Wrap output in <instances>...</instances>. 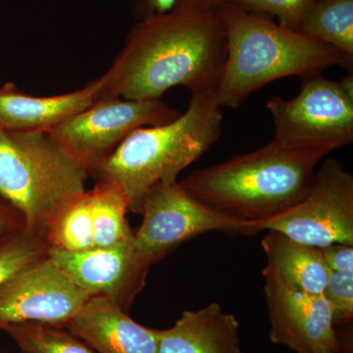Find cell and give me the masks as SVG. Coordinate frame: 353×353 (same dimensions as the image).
I'll use <instances>...</instances> for the list:
<instances>
[{
  "instance_id": "obj_1",
  "label": "cell",
  "mask_w": 353,
  "mask_h": 353,
  "mask_svg": "<svg viewBox=\"0 0 353 353\" xmlns=\"http://www.w3.org/2000/svg\"><path fill=\"white\" fill-rule=\"evenodd\" d=\"M227 43L218 11L175 4L169 12L139 20L124 48L97 85L95 101L122 97L158 101L172 88L214 94Z\"/></svg>"
},
{
  "instance_id": "obj_2",
  "label": "cell",
  "mask_w": 353,
  "mask_h": 353,
  "mask_svg": "<svg viewBox=\"0 0 353 353\" xmlns=\"http://www.w3.org/2000/svg\"><path fill=\"white\" fill-rule=\"evenodd\" d=\"M333 152L288 148L274 139L254 152L194 171L179 183L208 208L250 224L301 201L320 162Z\"/></svg>"
},
{
  "instance_id": "obj_3",
  "label": "cell",
  "mask_w": 353,
  "mask_h": 353,
  "mask_svg": "<svg viewBox=\"0 0 353 353\" xmlns=\"http://www.w3.org/2000/svg\"><path fill=\"white\" fill-rule=\"evenodd\" d=\"M227 55L215 99L220 108H236L252 92L288 77L322 73L333 66L350 70L353 58L233 3L219 9Z\"/></svg>"
},
{
  "instance_id": "obj_4",
  "label": "cell",
  "mask_w": 353,
  "mask_h": 353,
  "mask_svg": "<svg viewBox=\"0 0 353 353\" xmlns=\"http://www.w3.org/2000/svg\"><path fill=\"white\" fill-rule=\"evenodd\" d=\"M214 94H192L189 108L176 119L137 129L92 175L117 183L129 210L141 214L148 192L161 183L176 182L181 172L217 143L223 114Z\"/></svg>"
},
{
  "instance_id": "obj_5",
  "label": "cell",
  "mask_w": 353,
  "mask_h": 353,
  "mask_svg": "<svg viewBox=\"0 0 353 353\" xmlns=\"http://www.w3.org/2000/svg\"><path fill=\"white\" fill-rule=\"evenodd\" d=\"M88 175L48 131L0 132V194L28 230L48 236L54 221L87 192Z\"/></svg>"
},
{
  "instance_id": "obj_6",
  "label": "cell",
  "mask_w": 353,
  "mask_h": 353,
  "mask_svg": "<svg viewBox=\"0 0 353 353\" xmlns=\"http://www.w3.org/2000/svg\"><path fill=\"white\" fill-rule=\"evenodd\" d=\"M245 236L267 230L315 248L353 245V176L338 160L318 166L305 196L282 212L245 224Z\"/></svg>"
},
{
  "instance_id": "obj_7",
  "label": "cell",
  "mask_w": 353,
  "mask_h": 353,
  "mask_svg": "<svg viewBox=\"0 0 353 353\" xmlns=\"http://www.w3.org/2000/svg\"><path fill=\"white\" fill-rule=\"evenodd\" d=\"M281 145L336 150L353 141V94L322 73L304 77L296 97L267 102Z\"/></svg>"
},
{
  "instance_id": "obj_8",
  "label": "cell",
  "mask_w": 353,
  "mask_h": 353,
  "mask_svg": "<svg viewBox=\"0 0 353 353\" xmlns=\"http://www.w3.org/2000/svg\"><path fill=\"white\" fill-rule=\"evenodd\" d=\"M180 115L161 99L114 97L94 101L48 132L90 174L137 129L168 124Z\"/></svg>"
},
{
  "instance_id": "obj_9",
  "label": "cell",
  "mask_w": 353,
  "mask_h": 353,
  "mask_svg": "<svg viewBox=\"0 0 353 353\" xmlns=\"http://www.w3.org/2000/svg\"><path fill=\"white\" fill-rule=\"evenodd\" d=\"M141 214L143 223L134 234V253L150 269L181 243L208 232L245 234V223L222 214L194 199L180 183H161L148 192Z\"/></svg>"
},
{
  "instance_id": "obj_10",
  "label": "cell",
  "mask_w": 353,
  "mask_h": 353,
  "mask_svg": "<svg viewBox=\"0 0 353 353\" xmlns=\"http://www.w3.org/2000/svg\"><path fill=\"white\" fill-rule=\"evenodd\" d=\"M90 297L48 255L0 287V330L29 322L66 328Z\"/></svg>"
},
{
  "instance_id": "obj_11",
  "label": "cell",
  "mask_w": 353,
  "mask_h": 353,
  "mask_svg": "<svg viewBox=\"0 0 353 353\" xmlns=\"http://www.w3.org/2000/svg\"><path fill=\"white\" fill-rule=\"evenodd\" d=\"M264 294L270 321V341L296 353L340 350L333 311L322 294H308L265 268Z\"/></svg>"
},
{
  "instance_id": "obj_12",
  "label": "cell",
  "mask_w": 353,
  "mask_h": 353,
  "mask_svg": "<svg viewBox=\"0 0 353 353\" xmlns=\"http://www.w3.org/2000/svg\"><path fill=\"white\" fill-rule=\"evenodd\" d=\"M132 240L77 252L50 248L48 257L88 296L109 297L127 311L148 271L137 259Z\"/></svg>"
},
{
  "instance_id": "obj_13",
  "label": "cell",
  "mask_w": 353,
  "mask_h": 353,
  "mask_svg": "<svg viewBox=\"0 0 353 353\" xmlns=\"http://www.w3.org/2000/svg\"><path fill=\"white\" fill-rule=\"evenodd\" d=\"M66 329L99 353H158L159 330L134 322L109 297H90Z\"/></svg>"
},
{
  "instance_id": "obj_14",
  "label": "cell",
  "mask_w": 353,
  "mask_h": 353,
  "mask_svg": "<svg viewBox=\"0 0 353 353\" xmlns=\"http://www.w3.org/2000/svg\"><path fill=\"white\" fill-rule=\"evenodd\" d=\"M94 81L75 92L52 97H34L13 83L0 88V129L48 131L85 110L95 101Z\"/></svg>"
},
{
  "instance_id": "obj_15",
  "label": "cell",
  "mask_w": 353,
  "mask_h": 353,
  "mask_svg": "<svg viewBox=\"0 0 353 353\" xmlns=\"http://www.w3.org/2000/svg\"><path fill=\"white\" fill-rule=\"evenodd\" d=\"M158 353H243L240 324L216 303L183 311L172 328L159 330Z\"/></svg>"
},
{
  "instance_id": "obj_16",
  "label": "cell",
  "mask_w": 353,
  "mask_h": 353,
  "mask_svg": "<svg viewBox=\"0 0 353 353\" xmlns=\"http://www.w3.org/2000/svg\"><path fill=\"white\" fill-rule=\"evenodd\" d=\"M261 245L267 257L266 268L301 292L323 294L330 269L319 248L297 243L275 231L267 233Z\"/></svg>"
},
{
  "instance_id": "obj_17",
  "label": "cell",
  "mask_w": 353,
  "mask_h": 353,
  "mask_svg": "<svg viewBox=\"0 0 353 353\" xmlns=\"http://www.w3.org/2000/svg\"><path fill=\"white\" fill-rule=\"evenodd\" d=\"M94 229V248H105L134 238L127 223L129 202L117 183L99 181L88 190Z\"/></svg>"
},
{
  "instance_id": "obj_18",
  "label": "cell",
  "mask_w": 353,
  "mask_h": 353,
  "mask_svg": "<svg viewBox=\"0 0 353 353\" xmlns=\"http://www.w3.org/2000/svg\"><path fill=\"white\" fill-rule=\"evenodd\" d=\"M297 32L353 58V0H317Z\"/></svg>"
},
{
  "instance_id": "obj_19",
  "label": "cell",
  "mask_w": 353,
  "mask_h": 353,
  "mask_svg": "<svg viewBox=\"0 0 353 353\" xmlns=\"http://www.w3.org/2000/svg\"><path fill=\"white\" fill-rule=\"evenodd\" d=\"M3 331L16 341L22 353H95L62 327L29 322L10 325Z\"/></svg>"
},
{
  "instance_id": "obj_20",
  "label": "cell",
  "mask_w": 353,
  "mask_h": 353,
  "mask_svg": "<svg viewBox=\"0 0 353 353\" xmlns=\"http://www.w3.org/2000/svg\"><path fill=\"white\" fill-rule=\"evenodd\" d=\"M50 248L83 252L94 248V229L88 192L54 221L48 232Z\"/></svg>"
},
{
  "instance_id": "obj_21",
  "label": "cell",
  "mask_w": 353,
  "mask_h": 353,
  "mask_svg": "<svg viewBox=\"0 0 353 353\" xmlns=\"http://www.w3.org/2000/svg\"><path fill=\"white\" fill-rule=\"evenodd\" d=\"M48 250L46 236L27 228L0 241V287L16 274L46 259Z\"/></svg>"
},
{
  "instance_id": "obj_22",
  "label": "cell",
  "mask_w": 353,
  "mask_h": 353,
  "mask_svg": "<svg viewBox=\"0 0 353 353\" xmlns=\"http://www.w3.org/2000/svg\"><path fill=\"white\" fill-rule=\"evenodd\" d=\"M317 0H229L248 12L277 18L279 25L297 31L301 20Z\"/></svg>"
},
{
  "instance_id": "obj_23",
  "label": "cell",
  "mask_w": 353,
  "mask_h": 353,
  "mask_svg": "<svg viewBox=\"0 0 353 353\" xmlns=\"http://www.w3.org/2000/svg\"><path fill=\"white\" fill-rule=\"evenodd\" d=\"M323 296L333 311L334 323H347L353 315V273L330 271Z\"/></svg>"
},
{
  "instance_id": "obj_24",
  "label": "cell",
  "mask_w": 353,
  "mask_h": 353,
  "mask_svg": "<svg viewBox=\"0 0 353 353\" xmlns=\"http://www.w3.org/2000/svg\"><path fill=\"white\" fill-rule=\"evenodd\" d=\"M320 250L330 271L353 273V245L334 243Z\"/></svg>"
},
{
  "instance_id": "obj_25",
  "label": "cell",
  "mask_w": 353,
  "mask_h": 353,
  "mask_svg": "<svg viewBox=\"0 0 353 353\" xmlns=\"http://www.w3.org/2000/svg\"><path fill=\"white\" fill-rule=\"evenodd\" d=\"M26 229L24 218L12 204L0 194V241Z\"/></svg>"
},
{
  "instance_id": "obj_26",
  "label": "cell",
  "mask_w": 353,
  "mask_h": 353,
  "mask_svg": "<svg viewBox=\"0 0 353 353\" xmlns=\"http://www.w3.org/2000/svg\"><path fill=\"white\" fill-rule=\"evenodd\" d=\"M132 11L139 20L150 16L169 12L175 6L176 0H130Z\"/></svg>"
},
{
  "instance_id": "obj_27",
  "label": "cell",
  "mask_w": 353,
  "mask_h": 353,
  "mask_svg": "<svg viewBox=\"0 0 353 353\" xmlns=\"http://www.w3.org/2000/svg\"><path fill=\"white\" fill-rule=\"evenodd\" d=\"M229 0H176V4L192 7L202 11H218Z\"/></svg>"
},
{
  "instance_id": "obj_28",
  "label": "cell",
  "mask_w": 353,
  "mask_h": 353,
  "mask_svg": "<svg viewBox=\"0 0 353 353\" xmlns=\"http://www.w3.org/2000/svg\"><path fill=\"white\" fill-rule=\"evenodd\" d=\"M318 353H334V352H332V350H321Z\"/></svg>"
},
{
  "instance_id": "obj_29",
  "label": "cell",
  "mask_w": 353,
  "mask_h": 353,
  "mask_svg": "<svg viewBox=\"0 0 353 353\" xmlns=\"http://www.w3.org/2000/svg\"><path fill=\"white\" fill-rule=\"evenodd\" d=\"M1 131H2V130H1V129H0V132H1Z\"/></svg>"
}]
</instances>
